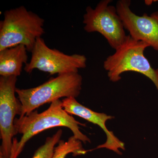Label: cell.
I'll return each instance as SVG.
<instances>
[{
	"label": "cell",
	"mask_w": 158,
	"mask_h": 158,
	"mask_svg": "<svg viewBox=\"0 0 158 158\" xmlns=\"http://www.w3.org/2000/svg\"><path fill=\"white\" fill-rule=\"evenodd\" d=\"M86 126L76 120L73 116L65 112L62 106V102L57 100L51 103L49 107L42 113L34 111L14 120L17 134L22 135L19 141L13 138L10 158H17L23 151L26 143L32 137L46 130L63 127L68 128L73 136L84 144L90 143V138L80 131L79 126Z\"/></svg>",
	"instance_id": "6da1fadb"
},
{
	"label": "cell",
	"mask_w": 158,
	"mask_h": 158,
	"mask_svg": "<svg viewBox=\"0 0 158 158\" xmlns=\"http://www.w3.org/2000/svg\"><path fill=\"white\" fill-rule=\"evenodd\" d=\"M44 19L24 6L4 12L0 22V51L22 44L31 52L37 38L44 34Z\"/></svg>",
	"instance_id": "7a4b0ae2"
},
{
	"label": "cell",
	"mask_w": 158,
	"mask_h": 158,
	"mask_svg": "<svg viewBox=\"0 0 158 158\" xmlns=\"http://www.w3.org/2000/svg\"><path fill=\"white\" fill-rule=\"evenodd\" d=\"M83 78L78 73L60 75L35 88L21 89L15 92L22 105L21 115H27L47 103L62 98H76L82 89Z\"/></svg>",
	"instance_id": "3957f363"
},
{
	"label": "cell",
	"mask_w": 158,
	"mask_h": 158,
	"mask_svg": "<svg viewBox=\"0 0 158 158\" xmlns=\"http://www.w3.org/2000/svg\"><path fill=\"white\" fill-rule=\"evenodd\" d=\"M149 46L127 35L125 40L114 54L105 60L103 67L108 77L113 82L121 80V75L128 71L144 75L154 84L158 92V69L153 68L144 52Z\"/></svg>",
	"instance_id": "277c9868"
},
{
	"label": "cell",
	"mask_w": 158,
	"mask_h": 158,
	"mask_svg": "<svg viewBox=\"0 0 158 158\" xmlns=\"http://www.w3.org/2000/svg\"><path fill=\"white\" fill-rule=\"evenodd\" d=\"M31 52V61L24 68L27 73L37 69L52 75H60L78 73L79 69L87 66V59L84 55H68L56 49L50 48L41 37L37 38Z\"/></svg>",
	"instance_id": "5b68a950"
},
{
	"label": "cell",
	"mask_w": 158,
	"mask_h": 158,
	"mask_svg": "<svg viewBox=\"0 0 158 158\" xmlns=\"http://www.w3.org/2000/svg\"><path fill=\"white\" fill-rule=\"evenodd\" d=\"M111 0H102L93 9L88 6L83 16L84 29L88 33L98 32L116 50L123 43L126 35L124 25L116 7L110 5Z\"/></svg>",
	"instance_id": "8992f818"
},
{
	"label": "cell",
	"mask_w": 158,
	"mask_h": 158,
	"mask_svg": "<svg viewBox=\"0 0 158 158\" xmlns=\"http://www.w3.org/2000/svg\"><path fill=\"white\" fill-rule=\"evenodd\" d=\"M17 77L0 76V154L10 158L13 137L17 135L14 126L16 115H21L22 105L15 97Z\"/></svg>",
	"instance_id": "52a82bcc"
},
{
	"label": "cell",
	"mask_w": 158,
	"mask_h": 158,
	"mask_svg": "<svg viewBox=\"0 0 158 158\" xmlns=\"http://www.w3.org/2000/svg\"><path fill=\"white\" fill-rule=\"evenodd\" d=\"M130 0H119L116 3L117 13L124 28L133 39L145 43L158 51V11L150 15L144 13L138 15L130 8Z\"/></svg>",
	"instance_id": "ba28073f"
},
{
	"label": "cell",
	"mask_w": 158,
	"mask_h": 158,
	"mask_svg": "<svg viewBox=\"0 0 158 158\" xmlns=\"http://www.w3.org/2000/svg\"><path fill=\"white\" fill-rule=\"evenodd\" d=\"M62 102V107L69 115L78 116L93 124L97 125L103 130L106 135V141L104 144L98 145L95 149L106 148L118 154H122L119 149H125L124 143L115 136L113 132L109 131L106 127V122L113 118V116L94 112L80 104L75 98H65Z\"/></svg>",
	"instance_id": "9c48e42d"
},
{
	"label": "cell",
	"mask_w": 158,
	"mask_h": 158,
	"mask_svg": "<svg viewBox=\"0 0 158 158\" xmlns=\"http://www.w3.org/2000/svg\"><path fill=\"white\" fill-rule=\"evenodd\" d=\"M27 50L20 44L0 51V76H20L23 64L27 62Z\"/></svg>",
	"instance_id": "30bf717a"
},
{
	"label": "cell",
	"mask_w": 158,
	"mask_h": 158,
	"mask_svg": "<svg viewBox=\"0 0 158 158\" xmlns=\"http://www.w3.org/2000/svg\"><path fill=\"white\" fill-rule=\"evenodd\" d=\"M88 151L83 148L82 141L72 136L67 141L60 140L59 141L58 146L54 149L52 158H65L70 153H72L73 156L82 155L87 153Z\"/></svg>",
	"instance_id": "8fae6325"
},
{
	"label": "cell",
	"mask_w": 158,
	"mask_h": 158,
	"mask_svg": "<svg viewBox=\"0 0 158 158\" xmlns=\"http://www.w3.org/2000/svg\"><path fill=\"white\" fill-rule=\"evenodd\" d=\"M62 133V130L59 129L52 137H48L45 143L36 151L32 158H52L55 146L60 141Z\"/></svg>",
	"instance_id": "7c38bea8"
},
{
	"label": "cell",
	"mask_w": 158,
	"mask_h": 158,
	"mask_svg": "<svg viewBox=\"0 0 158 158\" xmlns=\"http://www.w3.org/2000/svg\"><path fill=\"white\" fill-rule=\"evenodd\" d=\"M154 1H145V4L147 6H150L152 4Z\"/></svg>",
	"instance_id": "4fadbf2b"
},
{
	"label": "cell",
	"mask_w": 158,
	"mask_h": 158,
	"mask_svg": "<svg viewBox=\"0 0 158 158\" xmlns=\"http://www.w3.org/2000/svg\"><path fill=\"white\" fill-rule=\"evenodd\" d=\"M0 158H3V156L1 154H0Z\"/></svg>",
	"instance_id": "5bb4252c"
}]
</instances>
